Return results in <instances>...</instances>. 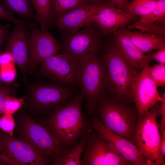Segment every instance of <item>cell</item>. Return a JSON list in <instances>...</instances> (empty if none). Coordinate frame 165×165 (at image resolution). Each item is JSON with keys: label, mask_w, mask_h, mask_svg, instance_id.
<instances>
[{"label": "cell", "mask_w": 165, "mask_h": 165, "mask_svg": "<svg viewBox=\"0 0 165 165\" xmlns=\"http://www.w3.org/2000/svg\"><path fill=\"white\" fill-rule=\"evenodd\" d=\"M84 100L80 91L68 103L55 108L48 117L38 120L68 150L77 143L84 129L82 106Z\"/></svg>", "instance_id": "6da1fadb"}, {"label": "cell", "mask_w": 165, "mask_h": 165, "mask_svg": "<svg viewBox=\"0 0 165 165\" xmlns=\"http://www.w3.org/2000/svg\"><path fill=\"white\" fill-rule=\"evenodd\" d=\"M100 57L105 75V89L121 100L130 97L132 86L140 72L123 57L113 42L105 46Z\"/></svg>", "instance_id": "7a4b0ae2"}, {"label": "cell", "mask_w": 165, "mask_h": 165, "mask_svg": "<svg viewBox=\"0 0 165 165\" xmlns=\"http://www.w3.org/2000/svg\"><path fill=\"white\" fill-rule=\"evenodd\" d=\"M14 134L27 142L42 155L53 161L69 151L64 147L40 122L24 111L16 112Z\"/></svg>", "instance_id": "3957f363"}, {"label": "cell", "mask_w": 165, "mask_h": 165, "mask_svg": "<svg viewBox=\"0 0 165 165\" xmlns=\"http://www.w3.org/2000/svg\"><path fill=\"white\" fill-rule=\"evenodd\" d=\"M25 100L22 107L31 113L43 115L64 105L75 94L69 85L52 81L26 85Z\"/></svg>", "instance_id": "277c9868"}, {"label": "cell", "mask_w": 165, "mask_h": 165, "mask_svg": "<svg viewBox=\"0 0 165 165\" xmlns=\"http://www.w3.org/2000/svg\"><path fill=\"white\" fill-rule=\"evenodd\" d=\"M96 111L108 128L133 143L138 115L133 108L104 92L98 99Z\"/></svg>", "instance_id": "5b68a950"}, {"label": "cell", "mask_w": 165, "mask_h": 165, "mask_svg": "<svg viewBox=\"0 0 165 165\" xmlns=\"http://www.w3.org/2000/svg\"><path fill=\"white\" fill-rule=\"evenodd\" d=\"M158 102L138 120L134 135V141L140 153L153 165H164L160 151L161 135L157 118L160 115Z\"/></svg>", "instance_id": "8992f818"}, {"label": "cell", "mask_w": 165, "mask_h": 165, "mask_svg": "<svg viewBox=\"0 0 165 165\" xmlns=\"http://www.w3.org/2000/svg\"><path fill=\"white\" fill-rule=\"evenodd\" d=\"M78 85L89 115L94 114L98 99L105 89L104 72L99 53L78 61Z\"/></svg>", "instance_id": "52a82bcc"}, {"label": "cell", "mask_w": 165, "mask_h": 165, "mask_svg": "<svg viewBox=\"0 0 165 165\" xmlns=\"http://www.w3.org/2000/svg\"><path fill=\"white\" fill-rule=\"evenodd\" d=\"M95 26L91 23L81 30L64 31L60 43L62 53L78 61L98 54L103 34Z\"/></svg>", "instance_id": "ba28073f"}, {"label": "cell", "mask_w": 165, "mask_h": 165, "mask_svg": "<svg viewBox=\"0 0 165 165\" xmlns=\"http://www.w3.org/2000/svg\"><path fill=\"white\" fill-rule=\"evenodd\" d=\"M87 133L85 146L81 157L82 165L132 164L111 143L95 129L89 128Z\"/></svg>", "instance_id": "9c48e42d"}, {"label": "cell", "mask_w": 165, "mask_h": 165, "mask_svg": "<svg viewBox=\"0 0 165 165\" xmlns=\"http://www.w3.org/2000/svg\"><path fill=\"white\" fill-rule=\"evenodd\" d=\"M28 36L29 58L26 72L31 73L42 62L55 55L61 45L48 30H40L35 22L28 27Z\"/></svg>", "instance_id": "30bf717a"}, {"label": "cell", "mask_w": 165, "mask_h": 165, "mask_svg": "<svg viewBox=\"0 0 165 165\" xmlns=\"http://www.w3.org/2000/svg\"><path fill=\"white\" fill-rule=\"evenodd\" d=\"M0 153L15 165H46L51 164L53 161L27 142L11 136L0 129Z\"/></svg>", "instance_id": "8fae6325"}, {"label": "cell", "mask_w": 165, "mask_h": 165, "mask_svg": "<svg viewBox=\"0 0 165 165\" xmlns=\"http://www.w3.org/2000/svg\"><path fill=\"white\" fill-rule=\"evenodd\" d=\"M78 61L62 53L51 56L40 64V73L52 81L68 85H78Z\"/></svg>", "instance_id": "7c38bea8"}, {"label": "cell", "mask_w": 165, "mask_h": 165, "mask_svg": "<svg viewBox=\"0 0 165 165\" xmlns=\"http://www.w3.org/2000/svg\"><path fill=\"white\" fill-rule=\"evenodd\" d=\"M148 64L140 72L132 88L130 97L135 104L138 120L162 100L157 86L147 70Z\"/></svg>", "instance_id": "4fadbf2b"}, {"label": "cell", "mask_w": 165, "mask_h": 165, "mask_svg": "<svg viewBox=\"0 0 165 165\" xmlns=\"http://www.w3.org/2000/svg\"><path fill=\"white\" fill-rule=\"evenodd\" d=\"M115 6L111 0L100 4L91 3L72 10L53 20L50 26L60 31L75 32L90 25L94 16L103 9Z\"/></svg>", "instance_id": "5bb4252c"}, {"label": "cell", "mask_w": 165, "mask_h": 165, "mask_svg": "<svg viewBox=\"0 0 165 165\" xmlns=\"http://www.w3.org/2000/svg\"><path fill=\"white\" fill-rule=\"evenodd\" d=\"M90 127L111 143L125 159L134 165H153L142 155L136 146L127 138L113 132L94 114L91 116Z\"/></svg>", "instance_id": "9a60e30c"}, {"label": "cell", "mask_w": 165, "mask_h": 165, "mask_svg": "<svg viewBox=\"0 0 165 165\" xmlns=\"http://www.w3.org/2000/svg\"><path fill=\"white\" fill-rule=\"evenodd\" d=\"M6 40V50L12 54L14 63L23 73H26L29 58L28 27L24 22L15 24Z\"/></svg>", "instance_id": "2e32d148"}, {"label": "cell", "mask_w": 165, "mask_h": 165, "mask_svg": "<svg viewBox=\"0 0 165 165\" xmlns=\"http://www.w3.org/2000/svg\"><path fill=\"white\" fill-rule=\"evenodd\" d=\"M135 20H138L136 16L127 13L116 6H111L103 9L94 16L91 23L98 27L105 35L125 27Z\"/></svg>", "instance_id": "e0dca14e"}, {"label": "cell", "mask_w": 165, "mask_h": 165, "mask_svg": "<svg viewBox=\"0 0 165 165\" xmlns=\"http://www.w3.org/2000/svg\"><path fill=\"white\" fill-rule=\"evenodd\" d=\"M122 28L112 33L113 42L128 63L138 70L142 69L146 64H149L148 56L133 43L123 32Z\"/></svg>", "instance_id": "ac0fdd59"}, {"label": "cell", "mask_w": 165, "mask_h": 165, "mask_svg": "<svg viewBox=\"0 0 165 165\" xmlns=\"http://www.w3.org/2000/svg\"><path fill=\"white\" fill-rule=\"evenodd\" d=\"M165 20V0H157L152 11L142 16L134 23L128 25L127 29L137 28L141 33L148 32L165 37V28L159 23H164Z\"/></svg>", "instance_id": "d6986e66"}, {"label": "cell", "mask_w": 165, "mask_h": 165, "mask_svg": "<svg viewBox=\"0 0 165 165\" xmlns=\"http://www.w3.org/2000/svg\"><path fill=\"white\" fill-rule=\"evenodd\" d=\"M122 28L133 43L144 53L165 46V37L162 36L148 32H133L125 27Z\"/></svg>", "instance_id": "ffe728a7"}, {"label": "cell", "mask_w": 165, "mask_h": 165, "mask_svg": "<svg viewBox=\"0 0 165 165\" xmlns=\"http://www.w3.org/2000/svg\"><path fill=\"white\" fill-rule=\"evenodd\" d=\"M36 12L35 19L42 30H48L53 20L50 0H29Z\"/></svg>", "instance_id": "44dd1931"}, {"label": "cell", "mask_w": 165, "mask_h": 165, "mask_svg": "<svg viewBox=\"0 0 165 165\" xmlns=\"http://www.w3.org/2000/svg\"><path fill=\"white\" fill-rule=\"evenodd\" d=\"M87 133H86L80 141L73 145L65 156L53 160L52 165H82L81 157L84 149Z\"/></svg>", "instance_id": "7402d4cb"}, {"label": "cell", "mask_w": 165, "mask_h": 165, "mask_svg": "<svg viewBox=\"0 0 165 165\" xmlns=\"http://www.w3.org/2000/svg\"><path fill=\"white\" fill-rule=\"evenodd\" d=\"M6 8L27 20L35 18L32 7L29 0H0Z\"/></svg>", "instance_id": "603a6c76"}, {"label": "cell", "mask_w": 165, "mask_h": 165, "mask_svg": "<svg viewBox=\"0 0 165 165\" xmlns=\"http://www.w3.org/2000/svg\"><path fill=\"white\" fill-rule=\"evenodd\" d=\"M91 3L86 0H50L53 20L76 8Z\"/></svg>", "instance_id": "cb8c5ba5"}, {"label": "cell", "mask_w": 165, "mask_h": 165, "mask_svg": "<svg viewBox=\"0 0 165 165\" xmlns=\"http://www.w3.org/2000/svg\"><path fill=\"white\" fill-rule=\"evenodd\" d=\"M157 1V0H133L128 2L121 9L134 16H144L152 11Z\"/></svg>", "instance_id": "d4e9b609"}, {"label": "cell", "mask_w": 165, "mask_h": 165, "mask_svg": "<svg viewBox=\"0 0 165 165\" xmlns=\"http://www.w3.org/2000/svg\"><path fill=\"white\" fill-rule=\"evenodd\" d=\"M25 97L17 98L13 95L6 96L4 101L3 114L6 113L13 115L16 113L24 105Z\"/></svg>", "instance_id": "484cf974"}, {"label": "cell", "mask_w": 165, "mask_h": 165, "mask_svg": "<svg viewBox=\"0 0 165 165\" xmlns=\"http://www.w3.org/2000/svg\"><path fill=\"white\" fill-rule=\"evenodd\" d=\"M148 72L157 87L165 85V64L158 63L151 67L147 65Z\"/></svg>", "instance_id": "4316f807"}, {"label": "cell", "mask_w": 165, "mask_h": 165, "mask_svg": "<svg viewBox=\"0 0 165 165\" xmlns=\"http://www.w3.org/2000/svg\"><path fill=\"white\" fill-rule=\"evenodd\" d=\"M16 125L13 115L4 113L0 116V129L11 136H13Z\"/></svg>", "instance_id": "83f0119b"}, {"label": "cell", "mask_w": 165, "mask_h": 165, "mask_svg": "<svg viewBox=\"0 0 165 165\" xmlns=\"http://www.w3.org/2000/svg\"><path fill=\"white\" fill-rule=\"evenodd\" d=\"M16 75L14 64L0 68V78L2 82L9 83L15 79Z\"/></svg>", "instance_id": "f1b7e54d"}, {"label": "cell", "mask_w": 165, "mask_h": 165, "mask_svg": "<svg viewBox=\"0 0 165 165\" xmlns=\"http://www.w3.org/2000/svg\"><path fill=\"white\" fill-rule=\"evenodd\" d=\"M14 87L13 85L9 83L2 84L0 87V116L3 114V105L5 98L8 96L13 95Z\"/></svg>", "instance_id": "f546056e"}, {"label": "cell", "mask_w": 165, "mask_h": 165, "mask_svg": "<svg viewBox=\"0 0 165 165\" xmlns=\"http://www.w3.org/2000/svg\"><path fill=\"white\" fill-rule=\"evenodd\" d=\"M5 20L16 24L24 22L14 16L4 6L0 3V20Z\"/></svg>", "instance_id": "4dcf8cb0"}, {"label": "cell", "mask_w": 165, "mask_h": 165, "mask_svg": "<svg viewBox=\"0 0 165 165\" xmlns=\"http://www.w3.org/2000/svg\"><path fill=\"white\" fill-rule=\"evenodd\" d=\"M14 63L13 56L9 52L5 50L0 52V68Z\"/></svg>", "instance_id": "1f68e13d"}, {"label": "cell", "mask_w": 165, "mask_h": 165, "mask_svg": "<svg viewBox=\"0 0 165 165\" xmlns=\"http://www.w3.org/2000/svg\"><path fill=\"white\" fill-rule=\"evenodd\" d=\"M147 56L149 61L154 60L159 63L165 64V46L158 49L157 51Z\"/></svg>", "instance_id": "d6a6232c"}, {"label": "cell", "mask_w": 165, "mask_h": 165, "mask_svg": "<svg viewBox=\"0 0 165 165\" xmlns=\"http://www.w3.org/2000/svg\"><path fill=\"white\" fill-rule=\"evenodd\" d=\"M162 100L160 102V115L161 116V122L160 130V133L165 132V93H164L162 96Z\"/></svg>", "instance_id": "836d02e7"}, {"label": "cell", "mask_w": 165, "mask_h": 165, "mask_svg": "<svg viewBox=\"0 0 165 165\" xmlns=\"http://www.w3.org/2000/svg\"><path fill=\"white\" fill-rule=\"evenodd\" d=\"M10 25L9 24L5 25H0V52L2 44L9 35L8 33Z\"/></svg>", "instance_id": "e575fe53"}, {"label": "cell", "mask_w": 165, "mask_h": 165, "mask_svg": "<svg viewBox=\"0 0 165 165\" xmlns=\"http://www.w3.org/2000/svg\"><path fill=\"white\" fill-rule=\"evenodd\" d=\"M161 141L160 145V151L163 157L165 156V133L160 134Z\"/></svg>", "instance_id": "d590c367"}, {"label": "cell", "mask_w": 165, "mask_h": 165, "mask_svg": "<svg viewBox=\"0 0 165 165\" xmlns=\"http://www.w3.org/2000/svg\"><path fill=\"white\" fill-rule=\"evenodd\" d=\"M112 3L119 9H122L128 2V0H111Z\"/></svg>", "instance_id": "8d00e7d4"}, {"label": "cell", "mask_w": 165, "mask_h": 165, "mask_svg": "<svg viewBox=\"0 0 165 165\" xmlns=\"http://www.w3.org/2000/svg\"><path fill=\"white\" fill-rule=\"evenodd\" d=\"M0 159H1L4 162L8 163L9 165H15V163L6 157L3 156L0 153Z\"/></svg>", "instance_id": "74e56055"}, {"label": "cell", "mask_w": 165, "mask_h": 165, "mask_svg": "<svg viewBox=\"0 0 165 165\" xmlns=\"http://www.w3.org/2000/svg\"><path fill=\"white\" fill-rule=\"evenodd\" d=\"M92 3L100 4L105 2L107 0H86Z\"/></svg>", "instance_id": "f35d334b"}, {"label": "cell", "mask_w": 165, "mask_h": 165, "mask_svg": "<svg viewBox=\"0 0 165 165\" xmlns=\"http://www.w3.org/2000/svg\"><path fill=\"white\" fill-rule=\"evenodd\" d=\"M9 165L7 163L4 162L1 159H0V165Z\"/></svg>", "instance_id": "ab89813d"}, {"label": "cell", "mask_w": 165, "mask_h": 165, "mask_svg": "<svg viewBox=\"0 0 165 165\" xmlns=\"http://www.w3.org/2000/svg\"><path fill=\"white\" fill-rule=\"evenodd\" d=\"M2 81L0 78V87H1V86H2Z\"/></svg>", "instance_id": "60d3db41"}]
</instances>
